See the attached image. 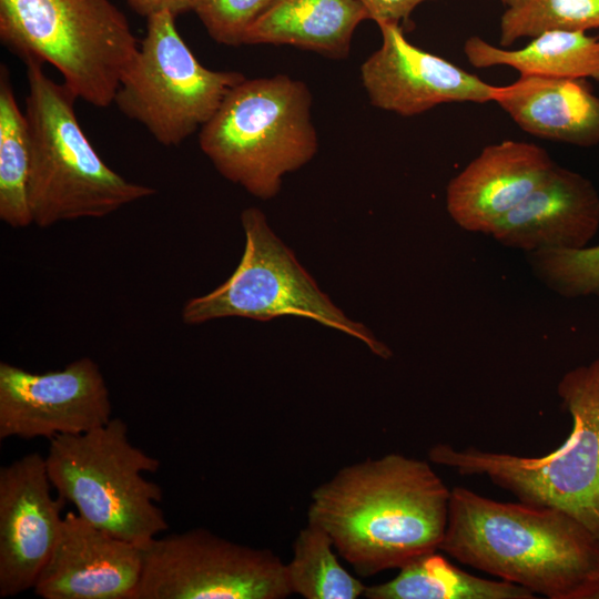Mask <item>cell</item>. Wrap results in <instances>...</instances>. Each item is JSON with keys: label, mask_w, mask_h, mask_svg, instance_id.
I'll return each instance as SVG.
<instances>
[{"label": "cell", "mask_w": 599, "mask_h": 599, "mask_svg": "<svg viewBox=\"0 0 599 599\" xmlns=\"http://www.w3.org/2000/svg\"><path fill=\"white\" fill-rule=\"evenodd\" d=\"M557 393L571 430L549 454L528 457L436 444L428 457L460 475L487 476L519 501L559 509L599 541V356L568 370Z\"/></svg>", "instance_id": "4"}, {"label": "cell", "mask_w": 599, "mask_h": 599, "mask_svg": "<svg viewBox=\"0 0 599 599\" xmlns=\"http://www.w3.org/2000/svg\"><path fill=\"white\" fill-rule=\"evenodd\" d=\"M111 419L105 379L90 357L45 373L0 363V439L83 434Z\"/></svg>", "instance_id": "11"}, {"label": "cell", "mask_w": 599, "mask_h": 599, "mask_svg": "<svg viewBox=\"0 0 599 599\" xmlns=\"http://www.w3.org/2000/svg\"><path fill=\"white\" fill-rule=\"evenodd\" d=\"M328 534L308 522L293 544V557L285 564L286 580L293 593L306 599H356L365 586L337 560Z\"/></svg>", "instance_id": "22"}, {"label": "cell", "mask_w": 599, "mask_h": 599, "mask_svg": "<svg viewBox=\"0 0 599 599\" xmlns=\"http://www.w3.org/2000/svg\"><path fill=\"white\" fill-rule=\"evenodd\" d=\"M44 458L58 496L90 524L141 547L169 529L158 506L162 489L143 475L158 471L161 463L131 443L121 418L51 438Z\"/></svg>", "instance_id": "7"}, {"label": "cell", "mask_w": 599, "mask_h": 599, "mask_svg": "<svg viewBox=\"0 0 599 599\" xmlns=\"http://www.w3.org/2000/svg\"><path fill=\"white\" fill-rule=\"evenodd\" d=\"M368 599H534L535 593L507 580L480 578L450 564L437 551L399 568L386 582L367 586Z\"/></svg>", "instance_id": "20"}, {"label": "cell", "mask_w": 599, "mask_h": 599, "mask_svg": "<svg viewBox=\"0 0 599 599\" xmlns=\"http://www.w3.org/2000/svg\"><path fill=\"white\" fill-rule=\"evenodd\" d=\"M508 0H500V2L505 6Z\"/></svg>", "instance_id": "29"}, {"label": "cell", "mask_w": 599, "mask_h": 599, "mask_svg": "<svg viewBox=\"0 0 599 599\" xmlns=\"http://www.w3.org/2000/svg\"><path fill=\"white\" fill-rule=\"evenodd\" d=\"M382 45L361 65L370 103L413 116L445 103L495 102L499 87L412 44L397 23H377Z\"/></svg>", "instance_id": "12"}, {"label": "cell", "mask_w": 599, "mask_h": 599, "mask_svg": "<svg viewBox=\"0 0 599 599\" xmlns=\"http://www.w3.org/2000/svg\"><path fill=\"white\" fill-rule=\"evenodd\" d=\"M130 7L145 18L162 11H170L175 17L191 11L192 0H126Z\"/></svg>", "instance_id": "27"}, {"label": "cell", "mask_w": 599, "mask_h": 599, "mask_svg": "<svg viewBox=\"0 0 599 599\" xmlns=\"http://www.w3.org/2000/svg\"><path fill=\"white\" fill-rule=\"evenodd\" d=\"M583 599H599V577L590 585Z\"/></svg>", "instance_id": "28"}, {"label": "cell", "mask_w": 599, "mask_h": 599, "mask_svg": "<svg viewBox=\"0 0 599 599\" xmlns=\"http://www.w3.org/2000/svg\"><path fill=\"white\" fill-rule=\"evenodd\" d=\"M134 599H283L292 595L285 564L205 528L155 537L142 547Z\"/></svg>", "instance_id": "10"}, {"label": "cell", "mask_w": 599, "mask_h": 599, "mask_svg": "<svg viewBox=\"0 0 599 599\" xmlns=\"http://www.w3.org/2000/svg\"><path fill=\"white\" fill-rule=\"evenodd\" d=\"M26 115L30 131L28 199L32 223L41 229L110 215L156 193L126 180L99 155L78 120L77 95L29 60Z\"/></svg>", "instance_id": "3"}, {"label": "cell", "mask_w": 599, "mask_h": 599, "mask_svg": "<svg viewBox=\"0 0 599 599\" xmlns=\"http://www.w3.org/2000/svg\"><path fill=\"white\" fill-rule=\"evenodd\" d=\"M599 29V0H508L500 18L499 44L564 30Z\"/></svg>", "instance_id": "23"}, {"label": "cell", "mask_w": 599, "mask_h": 599, "mask_svg": "<svg viewBox=\"0 0 599 599\" xmlns=\"http://www.w3.org/2000/svg\"><path fill=\"white\" fill-rule=\"evenodd\" d=\"M557 163L535 143L505 140L485 146L446 189V209L463 230L491 234Z\"/></svg>", "instance_id": "15"}, {"label": "cell", "mask_w": 599, "mask_h": 599, "mask_svg": "<svg viewBox=\"0 0 599 599\" xmlns=\"http://www.w3.org/2000/svg\"><path fill=\"white\" fill-rule=\"evenodd\" d=\"M450 489L426 461L397 453L341 468L317 486L307 521L362 577L439 550Z\"/></svg>", "instance_id": "1"}, {"label": "cell", "mask_w": 599, "mask_h": 599, "mask_svg": "<svg viewBox=\"0 0 599 599\" xmlns=\"http://www.w3.org/2000/svg\"><path fill=\"white\" fill-rule=\"evenodd\" d=\"M532 273L551 291L568 297H599V244L526 254Z\"/></svg>", "instance_id": "24"}, {"label": "cell", "mask_w": 599, "mask_h": 599, "mask_svg": "<svg viewBox=\"0 0 599 599\" xmlns=\"http://www.w3.org/2000/svg\"><path fill=\"white\" fill-rule=\"evenodd\" d=\"M599 230V193L583 175L558 164L491 232L501 245L524 251L588 245Z\"/></svg>", "instance_id": "16"}, {"label": "cell", "mask_w": 599, "mask_h": 599, "mask_svg": "<svg viewBox=\"0 0 599 599\" xmlns=\"http://www.w3.org/2000/svg\"><path fill=\"white\" fill-rule=\"evenodd\" d=\"M241 222L245 247L236 270L212 292L184 304L181 313L184 324H203L223 317L266 322L294 315L344 332L384 359L392 357L387 345L365 325L348 318L322 292L294 253L271 230L260 209L243 210Z\"/></svg>", "instance_id": "8"}, {"label": "cell", "mask_w": 599, "mask_h": 599, "mask_svg": "<svg viewBox=\"0 0 599 599\" xmlns=\"http://www.w3.org/2000/svg\"><path fill=\"white\" fill-rule=\"evenodd\" d=\"M142 565L141 546L69 511L33 589L43 599H134Z\"/></svg>", "instance_id": "14"}, {"label": "cell", "mask_w": 599, "mask_h": 599, "mask_svg": "<svg viewBox=\"0 0 599 599\" xmlns=\"http://www.w3.org/2000/svg\"><path fill=\"white\" fill-rule=\"evenodd\" d=\"M530 39L521 48L507 49L474 35L465 41L464 53L479 69L508 67L520 75L599 81V38L582 31L552 30Z\"/></svg>", "instance_id": "19"}, {"label": "cell", "mask_w": 599, "mask_h": 599, "mask_svg": "<svg viewBox=\"0 0 599 599\" xmlns=\"http://www.w3.org/2000/svg\"><path fill=\"white\" fill-rule=\"evenodd\" d=\"M495 102L525 132L589 148L599 144V97L583 79L519 75Z\"/></svg>", "instance_id": "17"}, {"label": "cell", "mask_w": 599, "mask_h": 599, "mask_svg": "<svg viewBox=\"0 0 599 599\" xmlns=\"http://www.w3.org/2000/svg\"><path fill=\"white\" fill-rule=\"evenodd\" d=\"M439 550L461 564L549 599H583L599 577V541L551 507L501 502L450 489Z\"/></svg>", "instance_id": "2"}, {"label": "cell", "mask_w": 599, "mask_h": 599, "mask_svg": "<svg viewBox=\"0 0 599 599\" xmlns=\"http://www.w3.org/2000/svg\"><path fill=\"white\" fill-rule=\"evenodd\" d=\"M376 23L408 21L412 12L422 3L432 0H358Z\"/></svg>", "instance_id": "26"}, {"label": "cell", "mask_w": 599, "mask_h": 599, "mask_svg": "<svg viewBox=\"0 0 599 599\" xmlns=\"http://www.w3.org/2000/svg\"><path fill=\"white\" fill-rule=\"evenodd\" d=\"M1 42L24 62L49 63L78 99L113 103L139 43L110 0H0Z\"/></svg>", "instance_id": "6"}, {"label": "cell", "mask_w": 599, "mask_h": 599, "mask_svg": "<svg viewBox=\"0 0 599 599\" xmlns=\"http://www.w3.org/2000/svg\"><path fill=\"white\" fill-rule=\"evenodd\" d=\"M245 75L207 69L180 35L170 11L146 18V31L113 103L164 146L201 129Z\"/></svg>", "instance_id": "9"}, {"label": "cell", "mask_w": 599, "mask_h": 599, "mask_svg": "<svg viewBox=\"0 0 599 599\" xmlns=\"http://www.w3.org/2000/svg\"><path fill=\"white\" fill-rule=\"evenodd\" d=\"M274 0H192L193 11L209 35L217 43L231 47L244 44L251 26Z\"/></svg>", "instance_id": "25"}, {"label": "cell", "mask_w": 599, "mask_h": 599, "mask_svg": "<svg viewBox=\"0 0 599 599\" xmlns=\"http://www.w3.org/2000/svg\"><path fill=\"white\" fill-rule=\"evenodd\" d=\"M30 131L7 65L0 67V220L13 229L32 223L28 199Z\"/></svg>", "instance_id": "21"}, {"label": "cell", "mask_w": 599, "mask_h": 599, "mask_svg": "<svg viewBox=\"0 0 599 599\" xmlns=\"http://www.w3.org/2000/svg\"><path fill=\"white\" fill-rule=\"evenodd\" d=\"M311 108L302 81L285 74L245 78L200 129V149L225 179L268 200L285 174L317 153Z\"/></svg>", "instance_id": "5"}, {"label": "cell", "mask_w": 599, "mask_h": 599, "mask_svg": "<svg viewBox=\"0 0 599 599\" xmlns=\"http://www.w3.org/2000/svg\"><path fill=\"white\" fill-rule=\"evenodd\" d=\"M367 19L358 0H274L247 30L244 44H288L344 59L355 29Z\"/></svg>", "instance_id": "18"}, {"label": "cell", "mask_w": 599, "mask_h": 599, "mask_svg": "<svg viewBox=\"0 0 599 599\" xmlns=\"http://www.w3.org/2000/svg\"><path fill=\"white\" fill-rule=\"evenodd\" d=\"M44 456L31 453L0 468V597L30 588L58 540L65 500L51 493Z\"/></svg>", "instance_id": "13"}]
</instances>
